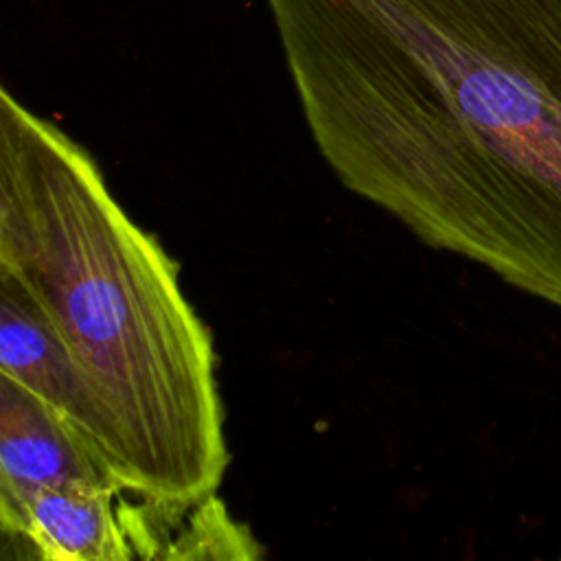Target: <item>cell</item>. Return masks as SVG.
Instances as JSON below:
<instances>
[{
	"mask_svg": "<svg viewBox=\"0 0 561 561\" xmlns=\"http://www.w3.org/2000/svg\"><path fill=\"white\" fill-rule=\"evenodd\" d=\"M357 197L561 309V0H265Z\"/></svg>",
	"mask_w": 561,
	"mask_h": 561,
	"instance_id": "1",
	"label": "cell"
},
{
	"mask_svg": "<svg viewBox=\"0 0 561 561\" xmlns=\"http://www.w3.org/2000/svg\"><path fill=\"white\" fill-rule=\"evenodd\" d=\"M0 278L55 333L125 489L213 495L228 469L213 337L178 265L116 202L94 158L0 90Z\"/></svg>",
	"mask_w": 561,
	"mask_h": 561,
	"instance_id": "2",
	"label": "cell"
},
{
	"mask_svg": "<svg viewBox=\"0 0 561 561\" xmlns=\"http://www.w3.org/2000/svg\"><path fill=\"white\" fill-rule=\"evenodd\" d=\"M7 539L44 561L142 559L138 493L118 482L77 480L0 508Z\"/></svg>",
	"mask_w": 561,
	"mask_h": 561,
	"instance_id": "3",
	"label": "cell"
},
{
	"mask_svg": "<svg viewBox=\"0 0 561 561\" xmlns=\"http://www.w3.org/2000/svg\"><path fill=\"white\" fill-rule=\"evenodd\" d=\"M77 480L116 482L61 416L0 375V508Z\"/></svg>",
	"mask_w": 561,
	"mask_h": 561,
	"instance_id": "4",
	"label": "cell"
},
{
	"mask_svg": "<svg viewBox=\"0 0 561 561\" xmlns=\"http://www.w3.org/2000/svg\"><path fill=\"white\" fill-rule=\"evenodd\" d=\"M0 375L44 401L105 467L101 427L72 359L31 300L4 278H0Z\"/></svg>",
	"mask_w": 561,
	"mask_h": 561,
	"instance_id": "5",
	"label": "cell"
}]
</instances>
